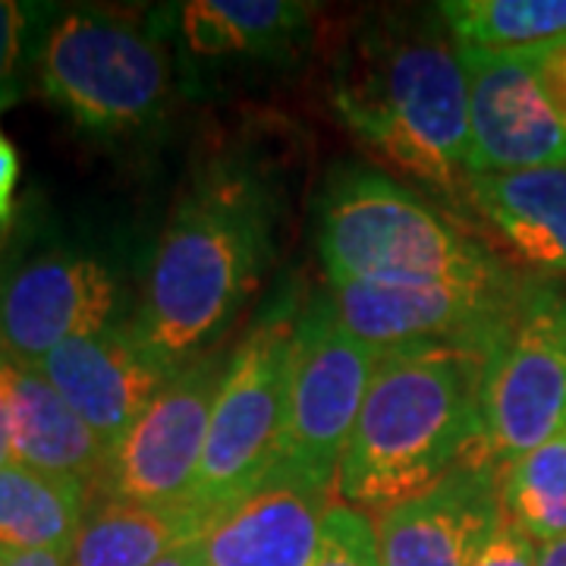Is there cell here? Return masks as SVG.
<instances>
[{"label": "cell", "instance_id": "14", "mask_svg": "<svg viewBox=\"0 0 566 566\" xmlns=\"http://www.w3.org/2000/svg\"><path fill=\"white\" fill-rule=\"evenodd\" d=\"M504 516L501 469L469 463L378 516L381 566H472Z\"/></svg>", "mask_w": 566, "mask_h": 566}, {"label": "cell", "instance_id": "25", "mask_svg": "<svg viewBox=\"0 0 566 566\" xmlns=\"http://www.w3.org/2000/svg\"><path fill=\"white\" fill-rule=\"evenodd\" d=\"M538 551L542 547L535 545V538L516 520H510L504 510L501 523L472 566H538Z\"/></svg>", "mask_w": 566, "mask_h": 566}, {"label": "cell", "instance_id": "23", "mask_svg": "<svg viewBox=\"0 0 566 566\" xmlns=\"http://www.w3.org/2000/svg\"><path fill=\"white\" fill-rule=\"evenodd\" d=\"M48 7L0 0V111L20 98L22 70L29 57L39 61V48L44 32L41 22L48 20Z\"/></svg>", "mask_w": 566, "mask_h": 566}, {"label": "cell", "instance_id": "33", "mask_svg": "<svg viewBox=\"0 0 566 566\" xmlns=\"http://www.w3.org/2000/svg\"><path fill=\"white\" fill-rule=\"evenodd\" d=\"M7 557H10V554H3V551H0V566L7 564Z\"/></svg>", "mask_w": 566, "mask_h": 566}, {"label": "cell", "instance_id": "12", "mask_svg": "<svg viewBox=\"0 0 566 566\" xmlns=\"http://www.w3.org/2000/svg\"><path fill=\"white\" fill-rule=\"evenodd\" d=\"M117 283L88 255L48 252L0 281V344L25 365H39L73 337L111 327Z\"/></svg>", "mask_w": 566, "mask_h": 566}, {"label": "cell", "instance_id": "9", "mask_svg": "<svg viewBox=\"0 0 566 566\" xmlns=\"http://www.w3.org/2000/svg\"><path fill=\"white\" fill-rule=\"evenodd\" d=\"M523 286L506 271L488 281H353L327 293L337 322L378 353L447 346L485 359Z\"/></svg>", "mask_w": 566, "mask_h": 566}, {"label": "cell", "instance_id": "30", "mask_svg": "<svg viewBox=\"0 0 566 566\" xmlns=\"http://www.w3.org/2000/svg\"><path fill=\"white\" fill-rule=\"evenodd\" d=\"M155 566H205L202 538H199V542H189V545L177 547L174 554H167V557H164V560H158Z\"/></svg>", "mask_w": 566, "mask_h": 566}, {"label": "cell", "instance_id": "5", "mask_svg": "<svg viewBox=\"0 0 566 566\" xmlns=\"http://www.w3.org/2000/svg\"><path fill=\"white\" fill-rule=\"evenodd\" d=\"M296 324L293 305L281 303L245 334L227 363L186 501L208 523L249 497L281 460Z\"/></svg>", "mask_w": 566, "mask_h": 566}, {"label": "cell", "instance_id": "13", "mask_svg": "<svg viewBox=\"0 0 566 566\" xmlns=\"http://www.w3.org/2000/svg\"><path fill=\"white\" fill-rule=\"evenodd\" d=\"M39 371L114 453L180 368L142 344L133 324H111L51 349Z\"/></svg>", "mask_w": 566, "mask_h": 566}, {"label": "cell", "instance_id": "15", "mask_svg": "<svg viewBox=\"0 0 566 566\" xmlns=\"http://www.w3.org/2000/svg\"><path fill=\"white\" fill-rule=\"evenodd\" d=\"M327 510L331 488L271 475L208 523L205 566H312Z\"/></svg>", "mask_w": 566, "mask_h": 566}, {"label": "cell", "instance_id": "32", "mask_svg": "<svg viewBox=\"0 0 566 566\" xmlns=\"http://www.w3.org/2000/svg\"><path fill=\"white\" fill-rule=\"evenodd\" d=\"M3 240H7V223H0V249H3Z\"/></svg>", "mask_w": 566, "mask_h": 566}, {"label": "cell", "instance_id": "6", "mask_svg": "<svg viewBox=\"0 0 566 566\" xmlns=\"http://www.w3.org/2000/svg\"><path fill=\"white\" fill-rule=\"evenodd\" d=\"M39 85L92 133H126L161 111L170 66L161 41L107 10H70L44 29Z\"/></svg>", "mask_w": 566, "mask_h": 566}, {"label": "cell", "instance_id": "24", "mask_svg": "<svg viewBox=\"0 0 566 566\" xmlns=\"http://www.w3.org/2000/svg\"><path fill=\"white\" fill-rule=\"evenodd\" d=\"M312 566H381L378 535L363 510L331 504Z\"/></svg>", "mask_w": 566, "mask_h": 566}, {"label": "cell", "instance_id": "8", "mask_svg": "<svg viewBox=\"0 0 566 566\" xmlns=\"http://www.w3.org/2000/svg\"><path fill=\"white\" fill-rule=\"evenodd\" d=\"M566 431V293L523 286L482 365V444L504 469Z\"/></svg>", "mask_w": 566, "mask_h": 566}, {"label": "cell", "instance_id": "28", "mask_svg": "<svg viewBox=\"0 0 566 566\" xmlns=\"http://www.w3.org/2000/svg\"><path fill=\"white\" fill-rule=\"evenodd\" d=\"M3 356H7V349L0 344V469L13 463V447H10V412H7V394H3Z\"/></svg>", "mask_w": 566, "mask_h": 566}, {"label": "cell", "instance_id": "4", "mask_svg": "<svg viewBox=\"0 0 566 566\" xmlns=\"http://www.w3.org/2000/svg\"><path fill=\"white\" fill-rule=\"evenodd\" d=\"M353 133L409 177L453 189L469 161V80L441 39H406L337 88Z\"/></svg>", "mask_w": 566, "mask_h": 566}, {"label": "cell", "instance_id": "10", "mask_svg": "<svg viewBox=\"0 0 566 566\" xmlns=\"http://www.w3.org/2000/svg\"><path fill=\"white\" fill-rule=\"evenodd\" d=\"M223 371L227 365L218 359H199L167 381L111 453L98 485L104 501L151 506L189 501Z\"/></svg>", "mask_w": 566, "mask_h": 566}, {"label": "cell", "instance_id": "21", "mask_svg": "<svg viewBox=\"0 0 566 566\" xmlns=\"http://www.w3.org/2000/svg\"><path fill=\"white\" fill-rule=\"evenodd\" d=\"M441 13L460 48L532 51L566 39V0H450Z\"/></svg>", "mask_w": 566, "mask_h": 566}, {"label": "cell", "instance_id": "18", "mask_svg": "<svg viewBox=\"0 0 566 566\" xmlns=\"http://www.w3.org/2000/svg\"><path fill=\"white\" fill-rule=\"evenodd\" d=\"M208 528L186 504L151 506L104 501L92 506L70 551V566H155Z\"/></svg>", "mask_w": 566, "mask_h": 566}, {"label": "cell", "instance_id": "22", "mask_svg": "<svg viewBox=\"0 0 566 566\" xmlns=\"http://www.w3.org/2000/svg\"><path fill=\"white\" fill-rule=\"evenodd\" d=\"M501 501L535 542L566 535V431L501 469Z\"/></svg>", "mask_w": 566, "mask_h": 566}, {"label": "cell", "instance_id": "2", "mask_svg": "<svg viewBox=\"0 0 566 566\" xmlns=\"http://www.w3.org/2000/svg\"><path fill=\"white\" fill-rule=\"evenodd\" d=\"M268 211L243 177H214L189 192L164 227L133 331L182 368L221 327L262 271Z\"/></svg>", "mask_w": 566, "mask_h": 566}, {"label": "cell", "instance_id": "11", "mask_svg": "<svg viewBox=\"0 0 566 566\" xmlns=\"http://www.w3.org/2000/svg\"><path fill=\"white\" fill-rule=\"evenodd\" d=\"M469 80L465 177L566 161V126L542 95L526 51L460 48Z\"/></svg>", "mask_w": 566, "mask_h": 566}, {"label": "cell", "instance_id": "3", "mask_svg": "<svg viewBox=\"0 0 566 566\" xmlns=\"http://www.w3.org/2000/svg\"><path fill=\"white\" fill-rule=\"evenodd\" d=\"M318 252L331 286L353 281H488L506 274L485 245L375 170L327 182Z\"/></svg>", "mask_w": 566, "mask_h": 566}, {"label": "cell", "instance_id": "16", "mask_svg": "<svg viewBox=\"0 0 566 566\" xmlns=\"http://www.w3.org/2000/svg\"><path fill=\"white\" fill-rule=\"evenodd\" d=\"M3 394L10 412L13 463L29 465L44 475L73 479L98 494L111 453L41 375L39 365L17 363L7 353Z\"/></svg>", "mask_w": 566, "mask_h": 566}, {"label": "cell", "instance_id": "26", "mask_svg": "<svg viewBox=\"0 0 566 566\" xmlns=\"http://www.w3.org/2000/svg\"><path fill=\"white\" fill-rule=\"evenodd\" d=\"M526 54L535 70V80L542 85V95L557 114V120L566 126V39L551 41L545 48H532Z\"/></svg>", "mask_w": 566, "mask_h": 566}, {"label": "cell", "instance_id": "27", "mask_svg": "<svg viewBox=\"0 0 566 566\" xmlns=\"http://www.w3.org/2000/svg\"><path fill=\"white\" fill-rule=\"evenodd\" d=\"M17 180H20V155L0 129V223H7V218H10Z\"/></svg>", "mask_w": 566, "mask_h": 566}, {"label": "cell", "instance_id": "7", "mask_svg": "<svg viewBox=\"0 0 566 566\" xmlns=\"http://www.w3.org/2000/svg\"><path fill=\"white\" fill-rule=\"evenodd\" d=\"M378 363L381 353L337 322L327 296L312 300L293 337L286 428L271 475L318 488L337 482Z\"/></svg>", "mask_w": 566, "mask_h": 566}, {"label": "cell", "instance_id": "17", "mask_svg": "<svg viewBox=\"0 0 566 566\" xmlns=\"http://www.w3.org/2000/svg\"><path fill=\"white\" fill-rule=\"evenodd\" d=\"M465 192L520 262L538 274L564 277L566 161L465 177Z\"/></svg>", "mask_w": 566, "mask_h": 566}, {"label": "cell", "instance_id": "29", "mask_svg": "<svg viewBox=\"0 0 566 566\" xmlns=\"http://www.w3.org/2000/svg\"><path fill=\"white\" fill-rule=\"evenodd\" d=\"M3 566H70V551H25L7 557Z\"/></svg>", "mask_w": 566, "mask_h": 566}, {"label": "cell", "instance_id": "20", "mask_svg": "<svg viewBox=\"0 0 566 566\" xmlns=\"http://www.w3.org/2000/svg\"><path fill=\"white\" fill-rule=\"evenodd\" d=\"M305 3L199 0L182 10V32L202 54H274L308 22Z\"/></svg>", "mask_w": 566, "mask_h": 566}, {"label": "cell", "instance_id": "1", "mask_svg": "<svg viewBox=\"0 0 566 566\" xmlns=\"http://www.w3.org/2000/svg\"><path fill=\"white\" fill-rule=\"evenodd\" d=\"M482 365V356L447 346L381 353L337 472L349 504L385 513L460 465L488 463Z\"/></svg>", "mask_w": 566, "mask_h": 566}, {"label": "cell", "instance_id": "19", "mask_svg": "<svg viewBox=\"0 0 566 566\" xmlns=\"http://www.w3.org/2000/svg\"><path fill=\"white\" fill-rule=\"evenodd\" d=\"M92 488L44 475L29 465L0 469V551H73L92 510Z\"/></svg>", "mask_w": 566, "mask_h": 566}, {"label": "cell", "instance_id": "31", "mask_svg": "<svg viewBox=\"0 0 566 566\" xmlns=\"http://www.w3.org/2000/svg\"><path fill=\"white\" fill-rule=\"evenodd\" d=\"M538 566H566V535L557 542H547L538 551Z\"/></svg>", "mask_w": 566, "mask_h": 566}]
</instances>
